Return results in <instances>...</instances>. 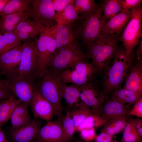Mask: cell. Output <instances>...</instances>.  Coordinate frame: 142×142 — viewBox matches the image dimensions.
<instances>
[{"instance_id":"ab89813d","label":"cell","mask_w":142,"mask_h":142,"mask_svg":"<svg viewBox=\"0 0 142 142\" xmlns=\"http://www.w3.org/2000/svg\"><path fill=\"white\" fill-rule=\"evenodd\" d=\"M128 115H134L140 118H142V97L132 107Z\"/></svg>"},{"instance_id":"b9f144b4","label":"cell","mask_w":142,"mask_h":142,"mask_svg":"<svg viewBox=\"0 0 142 142\" xmlns=\"http://www.w3.org/2000/svg\"><path fill=\"white\" fill-rule=\"evenodd\" d=\"M112 139V136L106 133L102 132L97 135L94 139L95 142H111Z\"/></svg>"},{"instance_id":"e0dca14e","label":"cell","mask_w":142,"mask_h":142,"mask_svg":"<svg viewBox=\"0 0 142 142\" xmlns=\"http://www.w3.org/2000/svg\"><path fill=\"white\" fill-rule=\"evenodd\" d=\"M133 9L122 11L103 23L101 34L118 35L122 33L131 17Z\"/></svg>"},{"instance_id":"603a6c76","label":"cell","mask_w":142,"mask_h":142,"mask_svg":"<svg viewBox=\"0 0 142 142\" xmlns=\"http://www.w3.org/2000/svg\"><path fill=\"white\" fill-rule=\"evenodd\" d=\"M29 104L22 102L16 107L13 113L10 120L12 130H16L26 125L32 119L29 114Z\"/></svg>"},{"instance_id":"7bdbcfd3","label":"cell","mask_w":142,"mask_h":142,"mask_svg":"<svg viewBox=\"0 0 142 142\" xmlns=\"http://www.w3.org/2000/svg\"><path fill=\"white\" fill-rule=\"evenodd\" d=\"M10 84V81L7 79H0V89L3 88H9Z\"/></svg>"},{"instance_id":"cb8c5ba5","label":"cell","mask_w":142,"mask_h":142,"mask_svg":"<svg viewBox=\"0 0 142 142\" xmlns=\"http://www.w3.org/2000/svg\"><path fill=\"white\" fill-rule=\"evenodd\" d=\"M109 96L121 104L131 108L142 97V94L121 87L114 90Z\"/></svg>"},{"instance_id":"8d00e7d4","label":"cell","mask_w":142,"mask_h":142,"mask_svg":"<svg viewBox=\"0 0 142 142\" xmlns=\"http://www.w3.org/2000/svg\"><path fill=\"white\" fill-rule=\"evenodd\" d=\"M80 139L87 142H91L94 140L97 135L95 129L91 128L86 129L80 132Z\"/></svg>"},{"instance_id":"7c38bea8","label":"cell","mask_w":142,"mask_h":142,"mask_svg":"<svg viewBox=\"0 0 142 142\" xmlns=\"http://www.w3.org/2000/svg\"><path fill=\"white\" fill-rule=\"evenodd\" d=\"M99 4L96 11L82 20L80 40L86 46L96 41L101 34L103 23L101 20L102 9Z\"/></svg>"},{"instance_id":"8fae6325","label":"cell","mask_w":142,"mask_h":142,"mask_svg":"<svg viewBox=\"0 0 142 142\" xmlns=\"http://www.w3.org/2000/svg\"><path fill=\"white\" fill-rule=\"evenodd\" d=\"M7 78L10 81L9 89L12 94L22 102L29 104L36 89V81L18 74L17 71Z\"/></svg>"},{"instance_id":"8992f818","label":"cell","mask_w":142,"mask_h":142,"mask_svg":"<svg viewBox=\"0 0 142 142\" xmlns=\"http://www.w3.org/2000/svg\"><path fill=\"white\" fill-rule=\"evenodd\" d=\"M142 8L141 6L133 9L130 19L119 37L126 55H130L139 44L142 38Z\"/></svg>"},{"instance_id":"d590c367","label":"cell","mask_w":142,"mask_h":142,"mask_svg":"<svg viewBox=\"0 0 142 142\" xmlns=\"http://www.w3.org/2000/svg\"><path fill=\"white\" fill-rule=\"evenodd\" d=\"M127 123L124 128L121 142H141V137L138 134L131 119L127 120Z\"/></svg>"},{"instance_id":"484cf974","label":"cell","mask_w":142,"mask_h":142,"mask_svg":"<svg viewBox=\"0 0 142 142\" xmlns=\"http://www.w3.org/2000/svg\"><path fill=\"white\" fill-rule=\"evenodd\" d=\"M69 112L74 121L75 130L87 117L95 113L92 109L81 101L74 105Z\"/></svg>"},{"instance_id":"f6af8a7d","label":"cell","mask_w":142,"mask_h":142,"mask_svg":"<svg viewBox=\"0 0 142 142\" xmlns=\"http://www.w3.org/2000/svg\"><path fill=\"white\" fill-rule=\"evenodd\" d=\"M0 142H10L6 138L3 131L0 127Z\"/></svg>"},{"instance_id":"d6a6232c","label":"cell","mask_w":142,"mask_h":142,"mask_svg":"<svg viewBox=\"0 0 142 142\" xmlns=\"http://www.w3.org/2000/svg\"><path fill=\"white\" fill-rule=\"evenodd\" d=\"M21 41L12 33H0V56L12 49L21 45Z\"/></svg>"},{"instance_id":"f35d334b","label":"cell","mask_w":142,"mask_h":142,"mask_svg":"<svg viewBox=\"0 0 142 142\" xmlns=\"http://www.w3.org/2000/svg\"><path fill=\"white\" fill-rule=\"evenodd\" d=\"M73 0H52L55 10L57 14L61 13L65 8L72 3Z\"/></svg>"},{"instance_id":"bcb514c9","label":"cell","mask_w":142,"mask_h":142,"mask_svg":"<svg viewBox=\"0 0 142 142\" xmlns=\"http://www.w3.org/2000/svg\"><path fill=\"white\" fill-rule=\"evenodd\" d=\"M9 0H0V16L3 9Z\"/></svg>"},{"instance_id":"c3c4849f","label":"cell","mask_w":142,"mask_h":142,"mask_svg":"<svg viewBox=\"0 0 142 142\" xmlns=\"http://www.w3.org/2000/svg\"><path fill=\"white\" fill-rule=\"evenodd\" d=\"M111 142H118L116 140H115L114 141H112Z\"/></svg>"},{"instance_id":"3957f363","label":"cell","mask_w":142,"mask_h":142,"mask_svg":"<svg viewBox=\"0 0 142 142\" xmlns=\"http://www.w3.org/2000/svg\"><path fill=\"white\" fill-rule=\"evenodd\" d=\"M36 89L53 106L57 120L62 121L64 109L61 101L62 94L56 75L45 68L36 80Z\"/></svg>"},{"instance_id":"5b68a950","label":"cell","mask_w":142,"mask_h":142,"mask_svg":"<svg viewBox=\"0 0 142 142\" xmlns=\"http://www.w3.org/2000/svg\"><path fill=\"white\" fill-rule=\"evenodd\" d=\"M82 21L66 25L56 26L49 28L57 43L56 51L67 48L79 49Z\"/></svg>"},{"instance_id":"9c48e42d","label":"cell","mask_w":142,"mask_h":142,"mask_svg":"<svg viewBox=\"0 0 142 142\" xmlns=\"http://www.w3.org/2000/svg\"><path fill=\"white\" fill-rule=\"evenodd\" d=\"M23 50L17 71L32 80H36L38 68L39 54L37 43L29 40L22 45Z\"/></svg>"},{"instance_id":"e575fe53","label":"cell","mask_w":142,"mask_h":142,"mask_svg":"<svg viewBox=\"0 0 142 142\" xmlns=\"http://www.w3.org/2000/svg\"><path fill=\"white\" fill-rule=\"evenodd\" d=\"M63 131L64 137L68 142L73 140L75 128L74 121L69 111L66 112L62 120Z\"/></svg>"},{"instance_id":"1f68e13d","label":"cell","mask_w":142,"mask_h":142,"mask_svg":"<svg viewBox=\"0 0 142 142\" xmlns=\"http://www.w3.org/2000/svg\"><path fill=\"white\" fill-rule=\"evenodd\" d=\"M127 123L126 116L116 118L108 121L101 132L113 136L123 130Z\"/></svg>"},{"instance_id":"4dcf8cb0","label":"cell","mask_w":142,"mask_h":142,"mask_svg":"<svg viewBox=\"0 0 142 142\" xmlns=\"http://www.w3.org/2000/svg\"><path fill=\"white\" fill-rule=\"evenodd\" d=\"M46 29L43 25L28 17L20 23L14 31H24L35 37L39 33L44 32Z\"/></svg>"},{"instance_id":"ee69618b","label":"cell","mask_w":142,"mask_h":142,"mask_svg":"<svg viewBox=\"0 0 142 142\" xmlns=\"http://www.w3.org/2000/svg\"><path fill=\"white\" fill-rule=\"evenodd\" d=\"M142 38L141 41L140 42L139 46V47L138 50L136 52V55L135 56V58L137 59H141L142 56Z\"/></svg>"},{"instance_id":"60d3db41","label":"cell","mask_w":142,"mask_h":142,"mask_svg":"<svg viewBox=\"0 0 142 142\" xmlns=\"http://www.w3.org/2000/svg\"><path fill=\"white\" fill-rule=\"evenodd\" d=\"M21 41L29 40L35 37L31 34L26 32L20 31H14L12 32Z\"/></svg>"},{"instance_id":"6da1fadb","label":"cell","mask_w":142,"mask_h":142,"mask_svg":"<svg viewBox=\"0 0 142 142\" xmlns=\"http://www.w3.org/2000/svg\"><path fill=\"white\" fill-rule=\"evenodd\" d=\"M135 56L133 52L128 56L124 48L117 47L112 61L104 72L101 82L102 90L105 98L114 90L121 87Z\"/></svg>"},{"instance_id":"4fadbf2b","label":"cell","mask_w":142,"mask_h":142,"mask_svg":"<svg viewBox=\"0 0 142 142\" xmlns=\"http://www.w3.org/2000/svg\"><path fill=\"white\" fill-rule=\"evenodd\" d=\"M36 42L39 54L37 78L45 69L48 62L56 52L57 43L52 34L46 29L40 34Z\"/></svg>"},{"instance_id":"2e32d148","label":"cell","mask_w":142,"mask_h":142,"mask_svg":"<svg viewBox=\"0 0 142 142\" xmlns=\"http://www.w3.org/2000/svg\"><path fill=\"white\" fill-rule=\"evenodd\" d=\"M22 45L16 47L0 56V74L6 77L17 71L21 61Z\"/></svg>"},{"instance_id":"30bf717a","label":"cell","mask_w":142,"mask_h":142,"mask_svg":"<svg viewBox=\"0 0 142 142\" xmlns=\"http://www.w3.org/2000/svg\"><path fill=\"white\" fill-rule=\"evenodd\" d=\"M97 73H98L97 69L91 63L82 61L57 76L65 84L80 86L91 79Z\"/></svg>"},{"instance_id":"277c9868","label":"cell","mask_w":142,"mask_h":142,"mask_svg":"<svg viewBox=\"0 0 142 142\" xmlns=\"http://www.w3.org/2000/svg\"><path fill=\"white\" fill-rule=\"evenodd\" d=\"M86 54L79 49L67 48L56 51L47 63L45 68L57 76L78 63L88 61Z\"/></svg>"},{"instance_id":"ba28073f","label":"cell","mask_w":142,"mask_h":142,"mask_svg":"<svg viewBox=\"0 0 142 142\" xmlns=\"http://www.w3.org/2000/svg\"><path fill=\"white\" fill-rule=\"evenodd\" d=\"M99 82L95 77L85 84L75 85L80 92L81 101L101 116L103 104L105 97L100 88Z\"/></svg>"},{"instance_id":"681fc988","label":"cell","mask_w":142,"mask_h":142,"mask_svg":"<svg viewBox=\"0 0 142 142\" xmlns=\"http://www.w3.org/2000/svg\"><path fill=\"white\" fill-rule=\"evenodd\" d=\"M1 100H0V101H1Z\"/></svg>"},{"instance_id":"ac0fdd59","label":"cell","mask_w":142,"mask_h":142,"mask_svg":"<svg viewBox=\"0 0 142 142\" xmlns=\"http://www.w3.org/2000/svg\"><path fill=\"white\" fill-rule=\"evenodd\" d=\"M40 121L32 120L26 125L11 130L10 135L13 142H33L42 127Z\"/></svg>"},{"instance_id":"4316f807","label":"cell","mask_w":142,"mask_h":142,"mask_svg":"<svg viewBox=\"0 0 142 142\" xmlns=\"http://www.w3.org/2000/svg\"><path fill=\"white\" fill-rule=\"evenodd\" d=\"M120 0H105L100 4L102 14L101 20L104 23L122 11Z\"/></svg>"},{"instance_id":"5bb4252c","label":"cell","mask_w":142,"mask_h":142,"mask_svg":"<svg viewBox=\"0 0 142 142\" xmlns=\"http://www.w3.org/2000/svg\"><path fill=\"white\" fill-rule=\"evenodd\" d=\"M35 142H68L64 135L62 121L47 122L41 128Z\"/></svg>"},{"instance_id":"83f0119b","label":"cell","mask_w":142,"mask_h":142,"mask_svg":"<svg viewBox=\"0 0 142 142\" xmlns=\"http://www.w3.org/2000/svg\"><path fill=\"white\" fill-rule=\"evenodd\" d=\"M100 4L94 0H74V8L79 15V20H82L96 11Z\"/></svg>"},{"instance_id":"74e56055","label":"cell","mask_w":142,"mask_h":142,"mask_svg":"<svg viewBox=\"0 0 142 142\" xmlns=\"http://www.w3.org/2000/svg\"><path fill=\"white\" fill-rule=\"evenodd\" d=\"M142 2L141 0H120L122 11L129 10L140 7Z\"/></svg>"},{"instance_id":"836d02e7","label":"cell","mask_w":142,"mask_h":142,"mask_svg":"<svg viewBox=\"0 0 142 142\" xmlns=\"http://www.w3.org/2000/svg\"><path fill=\"white\" fill-rule=\"evenodd\" d=\"M107 121L96 114L93 113L87 117L76 128L75 131L80 132L87 128H97L104 125Z\"/></svg>"},{"instance_id":"d6986e66","label":"cell","mask_w":142,"mask_h":142,"mask_svg":"<svg viewBox=\"0 0 142 142\" xmlns=\"http://www.w3.org/2000/svg\"><path fill=\"white\" fill-rule=\"evenodd\" d=\"M123 88L142 94V60L135 59L125 80Z\"/></svg>"},{"instance_id":"f546056e","label":"cell","mask_w":142,"mask_h":142,"mask_svg":"<svg viewBox=\"0 0 142 142\" xmlns=\"http://www.w3.org/2000/svg\"><path fill=\"white\" fill-rule=\"evenodd\" d=\"M32 0H9L5 6L1 16L21 12L29 9Z\"/></svg>"},{"instance_id":"9a60e30c","label":"cell","mask_w":142,"mask_h":142,"mask_svg":"<svg viewBox=\"0 0 142 142\" xmlns=\"http://www.w3.org/2000/svg\"><path fill=\"white\" fill-rule=\"evenodd\" d=\"M34 117L47 122L51 121L55 116L53 108L51 104L36 89L29 103Z\"/></svg>"},{"instance_id":"7dc6e473","label":"cell","mask_w":142,"mask_h":142,"mask_svg":"<svg viewBox=\"0 0 142 142\" xmlns=\"http://www.w3.org/2000/svg\"><path fill=\"white\" fill-rule=\"evenodd\" d=\"M74 142H92V141L91 142H87L85 141H84L81 139H78L77 140H75Z\"/></svg>"},{"instance_id":"44dd1931","label":"cell","mask_w":142,"mask_h":142,"mask_svg":"<svg viewBox=\"0 0 142 142\" xmlns=\"http://www.w3.org/2000/svg\"><path fill=\"white\" fill-rule=\"evenodd\" d=\"M56 76L57 83L61 90L63 98L64 99L65 102L66 111H69L74 105L79 102L80 91L75 85L71 84L68 86Z\"/></svg>"},{"instance_id":"d4e9b609","label":"cell","mask_w":142,"mask_h":142,"mask_svg":"<svg viewBox=\"0 0 142 142\" xmlns=\"http://www.w3.org/2000/svg\"><path fill=\"white\" fill-rule=\"evenodd\" d=\"M22 102L14 97L0 101V127L10 120L15 109Z\"/></svg>"},{"instance_id":"ffe728a7","label":"cell","mask_w":142,"mask_h":142,"mask_svg":"<svg viewBox=\"0 0 142 142\" xmlns=\"http://www.w3.org/2000/svg\"><path fill=\"white\" fill-rule=\"evenodd\" d=\"M131 108L109 97L103 104L101 116L107 122L116 118L128 115Z\"/></svg>"},{"instance_id":"7402d4cb","label":"cell","mask_w":142,"mask_h":142,"mask_svg":"<svg viewBox=\"0 0 142 142\" xmlns=\"http://www.w3.org/2000/svg\"><path fill=\"white\" fill-rule=\"evenodd\" d=\"M28 17L25 12H21L0 16V33L12 32L17 26Z\"/></svg>"},{"instance_id":"7a4b0ae2","label":"cell","mask_w":142,"mask_h":142,"mask_svg":"<svg viewBox=\"0 0 142 142\" xmlns=\"http://www.w3.org/2000/svg\"><path fill=\"white\" fill-rule=\"evenodd\" d=\"M119 35L101 34L95 42L86 46L85 53L97 68L104 73L109 66L117 47Z\"/></svg>"},{"instance_id":"f1b7e54d","label":"cell","mask_w":142,"mask_h":142,"mask_svg":"<svg viewBox=\"0 0 142 142\" xmlns=\"http://www.w3.org/2000/svg\"><path fill=\"white\" fill-rule=\"evenodd\" d=\"M57 15L58 26L68 25L79 20L78 13L74 8V0L61 13Z\"/></svg>"},{"instance_id":"52a82bcc","label":"cell","mask_w":142,"mask_h":142,"mask_svg":"<svg viewBox=\"0 0 142 142\" xmlns=\"http://www.w3.org/2000/svg\"><path fill=\"white\" fill-rule=\"evenodd\" d=\"M28 17L44 26L46 29L57 25L58 17L52 0H32Z\"/></svg>"}]
</instances>
